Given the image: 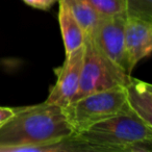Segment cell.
I'll list each match as a JSON object with an SVG mask.
<instances>
[{
    "instance_id": "3957f363",
    "label": "cell",
    "mask_w": 152,
    "mask_h": 152,
    "mask_svg": "<svg viewBox=\"0 0 152 152\" xmlns=\"http://www.w3.org/2000/svg\"><path fill=\"white\" fill-rule=\"evenodd\" d=\"M74 132L87 130L96 123L119 114L131 112L126 101L124 87L100 91L73 100L63 107Z\"/></svg>"
},
{
    "instance_id": "7c38bea8",
    "label": "cell",
    "mask_w": 152,
    "mask_h": 152,
    "mask_svg": "<svg viewBox=\"0 0 152 152\" xmlns=\"http://www.w3.org/2000/svg\"><path fill=\"white\" fill-rule=\"evenodd\" d=\"M87 1L99 13L100 16L125 14V0H87Z\"/></svg>"
},
{
    "instance_id": "5b68a950",
    "label": "cell",
    "mask_w": 152,
    "mask_h": 152,
    "mask_svg": "<svg viewBox=\"0 0 152 152\" xmlns=\"http://www.w3.org/2000/svg\"><path fill=\"white\" fill-rule=\"evenodd\" d=\"M126 15L102 16L90 38L95 46L128 74L124 29ZM129 75V74H128Z\"/></svg>"
},
{
    "instance_id": "52a82bcc",
    "label": "cell",
    "mask_w": 152,
    "mask_h": 152,
    "mask_svg": "<svg viewBox=\"0 0 152 152\" xmlns=\"http://www.w3.org/2000/svg\"><path fill=\"white\" fill-rule=\"evenodd\" d=\"M124 39L128 74L131 75L135 66L151 53L152 22L139 18L126 17Z\"/></svg>"
},
{
    "instance_id": "9c48e42d",
    "label": "cell",
    "mask_w": 152,
    "mask_h": 152,
    "mask_svg": "<svg viewBox=\"0 0 152 152\" xmlns=\"http://www.w3.org/2000/svg\"><path fill=\"white\" fill-rule=\"evenodd\" d=\"M57 2H58L57 18H58V24L65 47V54H69L72 51L83 46L86 34L65 0H58Z\"/></svg>"
},
{
    "instance_id": "30bf717a",
    "label": "cell",
    "mask_w": 152,
    "mask_h": 152,
    "mask_svg": "<svg viewBox=\"0 0 152 152\" xmlns=\"http://www.w3.org/2000/svg\"><path fill=\"white\" fill-rule=\"evenodd\" d=\"M72 14L81 26L86 37L93 34L96 25L102 16L88 2L87 0H65Z\"/></svg>"
},
{
    "instance_id": "6da1fadb",
    "label": "cell",
    "mask_w": 152,
    "mask_h": 152,
    "mask_svg": "<svg viewBox=\"0 0 152 152\" xmlns=\"http://www.w3.org/2000/svg\"><path fill=\"white\" fill-rule=\"evenodd\" d=\"M74 133L63 107L47 102L17 107L0 127V152H30L34 147Z\"/></svg>"
},
{
    "instance_id": "277c9868",
    "label": "cell",
    "mask_w": 152,
    "mask_h": 152,
    "mask_svg": "<svg viewBox=\"0 0 152 152\" xmlns=\"http://www.w3.org/2000/svg\"><path fill=\"white\" fill-rule=\"evenodd\" d=\"M130 76L104 55L91 39L86 37L80 80L73 100L96 92L124 87Z\"/></svg>"
},
{
    "instance_id": "7a4b0ae2",
    "label": "cell",
    "mask_w": 152,
    "mask_h": 152,
    "mask_svg": "<svg viewBox=\"0 0 152 152\" xmlns=\"http://www.w3.org/2000/svg\"><path fill=\"white\" fill-rule=\"evenodd\" d=\"M76 134L93 149V152L152 151V126L146 124L132 112L100 121Z\"/></svg>"
},
{
    "instance_id": "ba28073f",
    "label": "cell",
    "mask_w": 152,
    "mask_h": 152,
    "mask_svg": "<svg viewBox=\"0 0 152 152\" xmlns=\"http://www.w3.org/2000/svg\"><path fill=\"white\" fill-rule=\"evenodd\" d=\"M124 91L129 110L152 126V86L130 76Z\"/></svg>"
},
{
    "instance_id": "5bb4252c",
    "label": "cell",
    "mask_w": 152,
    "mask_h": 152,
    "mask_svg": "<svg viewBox=\"0 0 152 152\" xmlns=\"http://www.w3.org/2000/svg\"><path fill=\"white\" fill-rule=\"evenodd\" d=\"M16 108L7 107V106H0V127L2 126L7 120L12 118L15 114Z\"/></svg>"
},
{
    "instance_id": "8fae6325",
    "label": "cell",
    "mask_w": 152,
    "mask_h": 152,
    "mask_svg": "<svg viewBox=\"0 0 152 152\" xmlns=\"http://www.w3.org/2000/svg\"><path fill=\"white\" fill-rule=\"evenodd\" d=\"M125 14L152 22V0H125Z\"/></svg>"
},
{
    "instance_id": "4fadbf2b",
    "label": "cell",
    "mask_w": 152,
    "mask_h": 152,
    "mask_svg": "<svg viewBox=\"0 0 152 152\" xmlns=\"http://www.w3.org/2000/svg\"><path fill=\"white\" fill-rule=\"evenodd\" d=\"M23 1L31 7L46 11L50 9L52 5H54L58 0H23Z\"/></svg>"
},
{
    "instance_id": "8992f818",
    "label": "cell",
    "mask_w": 152,
    "mask_h": 152,
    "mask_svg": "<svg viewBox=\"0 0 152 152\" xmlns=\"http://www.w3.org/2000/svg\"><path fill=\"white\" fill-rule=\"evenodd\" d=\"M83 59V46L66 54L63 65L55 68L56 81L50 88L45 102L65 107L73 100L78 90Z\"/></svg>"
}]
</instances>
